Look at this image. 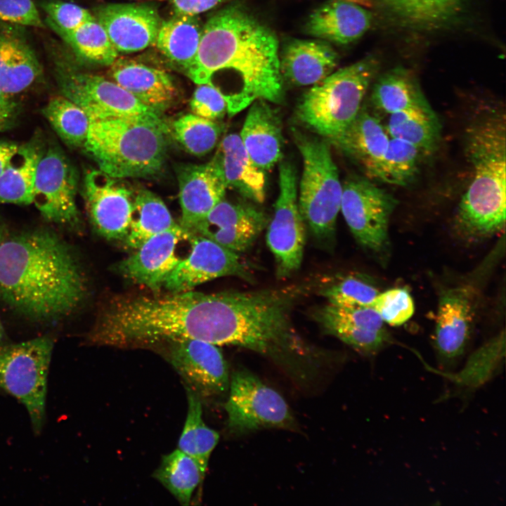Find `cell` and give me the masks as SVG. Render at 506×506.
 Returning <instances> with one entry per match:
<instances>
[{
    "label": "cell",
    "mask_w": 506,
    "mask_h": 506,
    "mask_svg": "<svg viewBox=\"0 0 506 506\" xmlns=\"http://www.w3.org/2000/svg\"><path fill=\"white\" fill-rule=\"evenodd\" d=\"M162 199L153 192L140 190L134 197L128 233L124 242L136 249L150 237L177 226Z\"/></svg>",
    "instance_id": "cell-34"
},
{
    "label": "cell",
    "mask_w": 506,
    "mask_h": 506,
    "mask_svg": "<svg viewBox=\"0 0 506 506\" xmlns=\"http://www.w3.org/2000/svg\"><path fill=\"white\" fill-rule=\"evenodd\" d=\"M4 227L0 221V242L4 239Z\"/></svg>",
    "instance_id": "cell-49"
},
{
    "label": "cell",
    "mask_w": 506,
    "mask_h": 506,
    "mask_svg": "<svg viewBox=\"0 0 506 506\" xmlns=\"http://www.w3.org/2000/svg\"><path fill=\"white\" fill-rule=\"evenodd\" d=\"M20 109L13 96L0 89V133L11 129L16 124Z\"/></svg>",
    "instance_id": "cell-47"
},
{
    "label": "cell",
    "mask_w": 506,
    "mask_h": 506,
    "mask_svg": "<svg viewBox=\"0 0 506 506\" xmlns=\"http://www.w3.org/2000/svg\"><path fill=\"white\" fill-rule=\"evenodd\" d=\"M58 137L68 146H83L91 121L86 112L63 96L52 97L41 110Z\"/></svg>",
    "instance_id": "cell-38"
},
{
    "label": "cell",
    "mask_w": 506,
    "mask_h": 506,
    "mask_svg": "<svg viewBox=\"0 0 506 506\" xmlns=\"http://www.w3.org/2000/svg\"><path fill=\"white\" fill-rule=\"evenodd\" d=\"M505 235L472 271L438 290L434 347L443 375L450 373L470 340L484 287L505 253Z\"/></svg>",
    "instance_id": "cell-5"
},
{
    "label": "cell",
    "mask_w": 506,
    "mask_h": 506,
    "mask_svg": "<svg viewBox=\"0 0 506 506\" xmlns=\"http://www.w3.org/2000/svg\"><path fill=\"white\" fill-rule=\"evenodd\" d=\"M328 302L350 306H370L379 290L370 280L362 276L349 275L320 291Z\"/></svg>",
    "instance_id": "cell-42"
},
{
    "label": "cell",
    "mask_w": 506,
    "mask_h": 506,
    "mask_svg": "<svg viewBox=\"0 0 506 506\" xmlns=\"http://www.w3.org/2000/svg\"><path fill=\"white\" fill-rule=\"evenodd\" d=\"M0 20L18 25L44 27L32 0H0Z\"/></svg>",
    "instance_id": "cell-46"
},
{
    "label": "cell",
    "mask_w": 506,
    "mask_h": 506,
    "mask_svg": "<svg viewBox=\"0 0 506 506\" xmlns=\"http://www.w3.org/2000/svg\"><path fill=\"white\" fill-rule=\"evenodd\" d=\"M389 138L381 117L372 109L361 107L333 145L358 165L367 178L379 181Z\"/></svg>",
    "instance_id": "cell-22"
},
{
    "label": "cell",
    "mask_w": 506,
    "mask_h": 506,
    "mask_svg": "<svg viewBox=\"0 0 506 506\" xmlns=\"http://www.w3.org/2000/svg\"><path fill=\"white\" fill-rule=\"evenodd\" d=\"M398 200L365 177H354L342 186L340 211L360 246L382 266L391 254L390 218Z\"/></svg>",
    "instance_id": "cell-8"
},
{
    "label": "cell",
    "mask_w": 506,
    "mask_h": 506,
    "mask_svg": "<svg viewBox=\"0 0 506 506\" xmlns=\"http://www.w3.org/2000/svg\"><path fill=\"white\" fill-rule=\"evenodd\" d=\"M110 66L108 73L114 82L144 105L161 112L174 101L176 89L164 70L118 58Z\"/></svg>",
    "instance_id": "cell-27"
},
{
    "label": "cell",
    "mask_w": 506,
    "mask_h": 506,
    "mask_svg": "<svg viewBox=\"0 0 506 506\" xmlns=\"http://www.w3.org/2000/svg\"><path fill=\"white\" fill-rule=\"evenodd\" d=\"M372 307L385 324L400 326L413 316L415 304L405 287H394L379 292Z\"/></svg>",
    "instance_id": "cell-43"
},
{
    "label": "cell",
    "mask_w": 506,
    "mask_h": 506,
    "mask_svg": "<svg viewBox=\"0 0 506 506\" xmlns=\"http://www.w3.org/2000/svg\"><path fill=\"white\" fill-rule=\"evenodd\" d=\"M93 15L117 51L122 53L154 44L162 22L155 8L145 4H105L96 8Z\"/></svg>",
    "instance_id": "cell-20"
},
{
    "label": "cell",
    "mask_w": 506,
    "mask_h": 506,
    "mask_svg": "<svg viewBox=\"0 0 506 506\" xmlns=\"http://www.w3.org/2000/svg\"><path fill=\"white\" fill-rule=\"evenodd\" d=\"M180 226L193 234L200 223L225 195L227 186L221 171L212 159L203 164H186L177 172Z\"/></svg>",
    "instance_id": "cell-21"
},
{
    "label": "cell",
    "mask_w": 506,
    "mask_h": 506,
    "mask_svg": "<svg viewBox=\"0 0 506 506\" xmlns=\"http://www.w3.org/2000/svg\"><path fill=\"white\" fill-rule=\"evenodd\" d=\"M384 117L386 119L382 121L390 138L410 143L426 157L438 148L441 126L432 108L410 109Z\"/></svg>",
    "instance_id": "cell-32"
},
{
    "label": "cell",
    "mask_w": 506,
    "mask_h": 506,
    "mask_svg": "<svg viewBox=\"0 0 506 506\" xmlns=\"http://www.w3.org/2000/svg\"><path fill=\"white\" fill-rule=\"evenodd\" d=\"M297 179L289 162L279 165V192L268 223L266 243L275 261V275L287 278L301 265L305 244L304 221L297 200Z\"/></svg>",
    "instance_id": "cell-13"
},
{
    "label": "cell",
    "mask_w": 506,
    "mask_h": 506,
    "mask_svg": "<svg viewBox=\"0 0 506 506\" xmlns=\"http://www.w3.org/2000/svg\"><path fill=\"white\" fill-rule=\"evenodd\" d=\"M372 110L380 117L410 109L432 108L415 76L395 67L378 77L372 89Z\"/></svg>",
    "instance_id": "cell-30"
},
{
    "label": "cell",
    "mask_w": 506,
    "mask_h": 506,
    "mask_svg": "<svg viewBox=\"0 0 506 506\" xmlns=\"http://www.w3.org/2000/svg\"><path fill=\"white\" fill-rule=\"evenodd\" d=\"M191 236L179 224L160 232L119 262L118 271L125 278L157 291L182 259L177 254L179 244Z\"/></svg>",
    "instance_id": "cell-18"
},
{
    "label": "cell",
    "mask_w": 506,
    "mask_h": 506,
    "mask_svg": "<svg viewBox=\"0 0 506 506\" xmlns=\"http://www.w3.org/2000/svg\"><path fill=\"white\" fill-rule=\"evenodd\" d=\"M80 58L101 65H111L118 52L103 27L93 19L73 30H64L47 24Z\"/></svg>",
    "instance_id": "cell-36"
},
{
    "label": "cell",
    "mask_w": 506,
    "mask_h": 506,
    "mask_svg": "<svg viewBox=\"0 0 506 506\" xmlns=\"http://www.w3.org/2000/svg\"><path fill=\"white\" fill-rule=\"evenodd\" d=\"M77 189L76 168L57 143L49 142L37 164L32 203L46 221L78 230Z\"/></svg>",
    "instance_id": "cell-12"
},
{
    "label": "cell",
    "mask_w": 506,
    "mask_h": 506,
    "mask_svg": "<svg viewBox=\"0 0 506 506\" xmlns=\"http://www.w3.org/2000/svg\"><path fill=\"white\" fill-rule=\"evenodd\" d=\"M377 68V62L369 57L332 72L304 93L296 108L297 119L333 144L358 114Z\"/></svg>",
    "instance_id": "cell-6"
},
{
    "label": "cell",
    "mask_w": 506,
    "mask_h": 506,
    "mask_svg": "<svg viewBox=\"0 0 506 506\" xmlns=\"http://www.w3.org/2000/svg\"><path fill=\"white\" fill-rule=\"evenodd\" d=\"M424 157L418 148L410 143L390 138L379 181L398 186L408 185L416 176Z\"/></svg>",
    "instance_id": "cell-39"
},
{
    "label": "cell",
    "mask_w": 506,
    "mask_h": 506,
    "mask_svg": "<svg viewBox=\"0 0 506 506\" xmlns=\"http://www.w3.org/2000/svg\"><path fill=\"white\" fill-rule=\"evenodd\" d=\"M46 145L40 134L19 145L0 176V204L32 203L36 170Z\"/></svg>",
    "instance_id": "cell-29"
},
{
    "label": "cell",
    "mask_w": 506,
    "mask_h": 506,
    "mask_svg": "<svg viewBox=\"0 0 506 506\" xmlns=\"http://www.w3.org/2000/svg\"><path fill=\"white\" fill-rule=\"evenodd\" d=\"M164 343L167 358L181 377L186 389L202 401L216 398L228 392V367L218 346L191 339Z\"/></svg>",
    "instance_id": "cell-14"
},
{
    "label": "cell",
    "mask_w": 506,
    "mask_h": 506,
    "mask_svg": "<svg viewBox=\"0 0 506 506\" xmlns=\"http://www.w3.org/2000/svg\"><path fill=\"white\" fill-rule=\"evenodd\" d=\"M225 403L227 427L235 436L264 429L295 430L297 422L284 398L247 370L235 371L230 378Z\"/></svg>",
    "instance_id": "cell-11"
},
{
    "label": "cell",
    "mask_w": 506,
    "mask_h": 506,
    "mask_svg": "<svg viewBox=\"0 0 506 506\" xmlns=\"http://www.w3.org/2000/svg\"><path fill=\"white\" fill-rule=\"evenodd\" d=\"M239 136L250 158L262 170H270L282 159L281 119L268 101L259 99L251 104Z\"/></svg>",
    "instance_id": "cell-23"
},
{
    "label": "cell",
    "mask_w": 506,
    "mask_h": 506,
    "mask_svg": "<svg viewBox=\"0 0 506 506\" xmlns=\"http://www.w3.org/2000/svg\"><path fill=\"white\" fill-rule=\"evenodd\" d=\"M505 356V332L502 330L475 350L459 372L444 375L453 387L443 398L452 394H469L480 388L500 370Z\"/></svg>",
    "instance_id": "cell-31"
},
{
    "label": "cell",
    "mask_w": 506,
    "mask_h": 506,
    "mask_svg": "<svg viewBox=\"0 0 506 506\" xmlns=\"http://www.w3.org/2000/svg\"><path fill=\"white\" fill-rule=\"evenodd\" d=\"M268 223L266 214L256 207L223 199L200 223L193 235L204 236L240 253L252 246Z\"/></svg>",
    "instance_id": "cell-19"
},
{
    "label": "cell",
    "mask_w": 506,
    "mask_h": 506,
    "mask_svg": "<svg viewBox=\"0 0 506 506\" xmlns=\"http://www.w3.org/2000/svg\"><path fill=\"white\" fill-rule=\"evenodd\" d=\"M189 242L190 254L180 261L164 284L171 292L191 290L223 276L254 282L252 268L238 253L199 235H192Z\"/></svg>",
    "instance_id": "cell-15"
},
{
    "label": "cell",
    "mask_w": 506,
    "mask_h": 506,
    "mask_svg": "<svg viewBox=\"0 0 506 506\" xmlns=\"http://www.w3.org/2000/svg\"><path fill=\"white\" fill-rule=\"evenodd\" d=\"M303 160L297 200L304 221L319 243L331 246L340 212L342 185L329 142L294 133Z\"/></svg>",
    "instance_id": "cell-7"
},
{
    "label": "cell",
    "mask_w": 506,
    "mask_h": 506,
    "mask_svg": "<svg viewBox=\"0 0 506 506\" xmlns=\"http://www.w3.org/2000/svg\"><path fill=\"white\" fill-rule=\"evenodd\" d=\"M465 0H384L398 15L420 26H437L455 16Z\"/></svg>",
    "instance_id": "cell-40"
},
{
    "label": "cell",
    "mask_w": 506,
    "mask_h": 506,
    "mask_svg": "<svg viewBox=\"0 0 506 506\" xmlns=\"http://www.w3.org/2000/svg\"><path fill=\"white\" fill-rule=\"evenodd\" d=\"M213 160L221 171L227 188L254 202L264 201L265 171L250 158L239 134H229L223 137Z\"/></svg>",
    "instance_id": "cell-28"
},
{
    "label": "cell",
    "mask_w": 506,
    "mask_h": 506,
    "mask_svg": "<svg viewBox=\"0 0 506 506\" xmlns=\"http://www.w3.org/2000/svg\"><path fill=\"white\" fill-rule=\"evenodd\" d=\"M231 70L242 86L228 95V112L235 114L262 99L284 98L278 40L275 33L242 6H228L202 27L194 62L186 72L197 84H209L219 71Z\"/></svg>",
    "instance_id": "cell-1"
},
{
    "label": "cell",
    "mask_w": 506,
    "mask_h": 506,
    "mask_svg": "<svg viewBox=\"0 0 506 506\" xmlns=\"http://www.w3.org/2000/svg\"><path fill=\"white\" fill-rule=\"evenodd\" d=\"M202 31L197 15L174 14L161 22L155 44L164 56L186 72L194 62Z\"/></svg>",
    "instance_id": "cell-33"
},
{
    "label": "cell",
    "mask_w": 506,
    "mask_h": 506,
    "mask_svg": "<svg viewBox=\"0 0 506 506\" xmlns=\"http://www.w3.org/2000/svg\"><path fill=\"white\" fill-rule=\"evenodd\" d=\"M190 103L193 114L215 121L228 112V96L212 83L198 84Z\"/></svg>",
    "instance_id": "cell-44"
},
{
    "label": "cell",
    "mask_w": 506,
    "mask_h": 506,
    "mask_svg": "<svg viewBox=\"0 0 506 506\" xmlns=\"http://www.w3.org/2000/svg\"><path fill=\"white\" fill-rule=\"evenodd\" d=\"M505 115L499 107H482L465 130V153L472 177L453 219L457 236L479 242L505 226Z\"/></svg>",
    "instance_id": "cell-3"
},
{
    "label": "cell",
    "mask_w": 506,
    "mask_h": 506,
    "mask_svg": "<svg viewBox=\"0 0 506 506\" xmlns=\"http://www.w3.org/2000/svg\"><path fill=\"white\" fill-rule=\"evenodd\" d=\"M188 412L178 449L196 460L207 469L209 457L219 440V433L209 428L202 419V401L186 389Z\"/></svg>",
    "instance_id": "cell-37"
},
{
    "label": "cell",
    "mask_w": 506,
    "mask_h": 506,
    "mask_svg": "<svg viewBox=\"0 0 506 506\" xmlns=\"http://www.w3.org/2000/svg\"><path fill=\"white\" fill-rule=\"evenodd\" d=\"M86 292L73 250L53 231H25L0 242V297L18 312L57 320L73 312Z\"/></svg>",
    "instance_id": "cell-2"
},
{
    "label": "cell",
    "mask_w": 506,
    "mask_h": 506,
    "mask_svg": "<svg viewBox=\"0 0 506 506\" xmlns=\"http://www.w3.org/2000/svg\"><path fill=\"white\" fill-rule=\"evenodd\" d=\"M119 180L93 169L86 174L83 182V197L91 223L108 240H124L131 217L134 196Z\"/></svg>",
    "instance_id": "cell-16"
},
{
    "label": "cell",
    "mask_w": 506,
    "mask_h": 506,
    "mask_svg": "<svg viewBox=\"0 0 506 506\" xmlns=\"http://www.w3.org/2000/svg\"><path fill=\"white\" fill-rule=\"evenodd\" d=\"M42 75L41 64L22 30L0 26V89L8 95L22 93Z\"/></svg>",
    "instance_id": "cell-25"
},
{
    "label": "cell",
    "mask_w": 506,
    "mask_h": 506,
    "mask_svg": "<svg viewBox=\"0 0 506 506\" xmlns=\"http://www.w3.org/2000/svg\"><path fill=\"white\" fill-rule=\"evenodd\" d=\"M55 78L61 95L81 108L90 121L120 117L163 119L129 92L105 77L79 70L65 58L54 61Z\"/></svg>",
    "instance_id": "cell-9"
},
{
    "label": "cell",
    "mask_w": 506,
    "mask_h": 506,
    "mask_svg": "<svg viewBox=\"0 0 506 506\" xmlns=\"http://www.w3.org/2000/svg\"><path fill=\"white\" fill-rule=\"evenodd\" d=\"M53 347L47 337L0 347V387L26 407L36 432L44 420Z\"/></svg>",
    "instance_id": "cell-10"
},
{
    "label": "cell",
    "mask_w": 506,
    "mask_h": 506,
    "mask_svg": "<svg viewBox=\"0 0 506 506\" xmlns=\"http://www.w3.org/2000/svg\"><path fill=\"white\" fill-rule=\"evenodd\" d=\"M46 12V24H51L64 30H73L86 22L95 19L87 9L69 2L48 1L41 4Z\"/></svg>",
    "instance_id": "cell-45"
},
{
    "label": "cell",
    "mask_w": 506,
    "mask_h": 506,
    "mask_svg": "<svg viewBox=\"0 0 506 506\" xmlns=\"http://www.w3.org/2000/svg\"><path fill=\"white\" fill-rule=\"evenodd\" d=\"M168 126L163 119L91 121L83 147L98 169L116 179L147 178L163 168Z\"/></svg>",
    "instance_id": "cell-4"
},
{
    "label": "cell",
    "mask_w": 506,
    "mask_h": 506,
    "mask_svg": "<svg viewBox=\"0 0 506 506\" xmlns=\"http://www.w3.org/2000/svg\"><path fill=\"white\" fill-rule=\"evenodd\" d=\"M19 145L13 141H0V176L7 167Z\"/></svg>",
    "instance_id": "cell-48"
},
{
    "label": "cell",
    "mask_w": 506,
    "mask_h": 506,
    "mask_svg": "<svg viewBox=\"0 0 506 506\" xmlns=\"http://www.w3.org/2000/svg\"><path fill=\"white\" fill-rule=\"evenodd\" d=\"M356 0H328L309 16L306 32L325 41L347 44L369 29L370 13Z\"/></svg>",
    "instance_id": "cell-24"
},
{
    "label": "cell",
    "mask_w": 506,
    "mask_h": 506,
    "mask_svg": "<svg viewBox=\"0 0 506 506\" xmlns=\"http://www.w3.org/2000/svg\"><path fill=\"white\" fill-rule=\"evenodd\" d=\"M337 64L336 51L323 40H291L280 53L283 79L297 86L319 83L332 72Z\"/></svg>",
    "instance_id": "cell-26"
},
{
    "label": "cell",
    "mask_w": 506,
    "mask_h": 506,
    "mask_svg": "<svg viewBox=\"0 0 506 506\" xmlns=\"http://www.w3.org/2000/svg\"><path fill=\"white\" fill-rule=\"evenodd\" d=\"M206 472L196 460L177 448L162 457L153 476L181 505H188Z\"/></svg>",
    "instance_id": "cell-35"
},
{
    "label": "cell",
    "mask_w": 506,
    "mask_h": 506,
    "mask_svg": "<svg viewBox=\"0 0 506 506\" xmlns=\"http://www.w3.org/2000/svg\"><path fill=\"white\" fill-rule=\"evenodd\" d=\"M313 316L323 332L365 356H374L392 343L386 324L372 307L327 301Z\"/></svg>",
    "instance_id": "cell-17"
},
{
    "label": "cell",
    "mask_w": 506,
    "mask_h": 506,
    "mask_svg": "<svg viewBox=\"0 0 506 506\" xmlns=\"http://www.w3.org/2000/svg\"><path fill=\"white\" fill-rule=\"evenodd\" d=\"M174 135L184 149L192 155H204L216 145L222 131L214 120L193 113L179 117L172 124Z\"/></svg>",
    "instance_id": "cell-41"
},
{
    "label": "cell",
    "mask_w": 506,
    "mask_h": 506,
    "mask_svg": "<svg viewBox=\"0 0 506 506\" xmlns=\"http://www.w3.org/2000/svg\"><path fill=\"white\" fill-rule=\"evenodd\" d=\"M3 335H4V330H3V327H2V325H1V321H0V341H1V340L2 339V338H3Z\"/></svg>",
    "instance_id": "cell-50"
}]
</instances>
